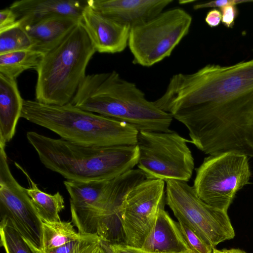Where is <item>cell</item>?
Listing matches in <instances>:
<instances>
[{"mask_svg": "<svg viewBox=\"0 0 253 253\" xmlns=\"http://www.w3.org/2000/svg\"><path fill=\"white\" fill-rule=\"evenodd\" d=\"M154 102L186 127L189 142L204 154L253 157V59L174 74Z\"/></svg>", "mask_w": 253, "mask_h": 253, "instance_id": "1", "label": "cell"}, {"mask_svg": "<svg viewBox=\"0 0 253 253\" xmlns=\"http://www.w3.org/2000/svg\"><path fill=\"white\" fill-rule=\"evenodd\" d=\"M32 47L30 38L20 24L0 32V54Z\"/></svg>", "mask_w": 253, "mask_h": 253, "instance_id": "22", "label": "cell"}, {"mask_svg": "<svg viewBox=\"0 0 253 253\" xmlns=\"http://www.w3.org/2000/svg\"><path fill=\"white\" fill-rule=\"evenodd\" d=\"M146 178L139 169H132L111 180L64 181L70 200L72 222L83 235L115 242L121 233L119 210L134 186Z\"/></svg>", "mask_w": 253, "mask_h": 253, "instance_id": "4", "label": "cell"}, {"mask_svg": "<svg viewBox=\"0 0 253 253\" xmlns=\"http://www.w3.org/2000/svg\"><path fill=\"white\" fill-rule=\"evenodd\" d=\"M96 52L81 20L61 41L43 53L36 69V100L56 105L70 103Z\"/></svg>", "mask_w": 253, "mask_h": 253, "instance_id": "6", "label": "cell"}, {"mask_svg": "<svg viewBox=\"0 0 253 253\" xmlns=\"http://www.w3.org/2000/svg\"><path fill=\"white\" fill-rule=\"evenodd\" d=\"M1 222L14 228L36 248L42 249L43 222L26 188L14 178L9 167L5 146L0 145Z\"/></svg>", "mask_w": 253, "mask_h": 253, "instance_id": "12", "label": "cell"}, {"mask_svg": "<svg viewBox=\"0 0 253 253\" xmlns=\"http://www.w3.org/2000/svg\"><path fill=\"white\" fill-rule=\"evenodd\" d=\"M15 165L26 175L30 184L27 189L36 210L43 222L54 223L61 221L60 212L64 209V200L57 192L53 195L41 190L28 173L16 162Z\"/></svg>", "mask_w": 253, "mask_h": 253, "instance_id": "19", "label": "cell"}, {"mask_svg": "<svg viewBox=\"0 0 253 253\" xmlns=\"http://www.w3.org/2000/svg\"><path fill=\"white\" fill-rule=\"evenodd\" d=\"M192 21L189 13L175 7L131 27L128 46L133 63L150 67L170 56L189 33Z\"/></svg>", "mask_w": 253, "mask_h": 253, "instance_id": "7", "label": "cell"}, {"mask_svg": "<svg viewBox=\"0 0 253 253\" xmlns=\"http://www.w3.org/2000/svg\"><path fill=\"white\" fill-rule=\"evenodd\" d=\"M81 22L96 52L120 53L128 46L130 27L100 13L87 4L83 11Z\"/></svg>", "mask_w": 253, "mask_h": 253, "instance_id": "13", "label": "cell"}, {"mask_svg": "<svg viewBox=\"0 0 253 253\" xmlns=\"http://www.w3.org/2000/svg\"><path fill=\"white\" fill-rule=\"evenodd\" d=\"M71 222H43L42 250H49L78 240L84 235L77 232Z\"/></svg>", "mask_w": 253, "mask_h": 253, "instance_id": "21", "label": "cell"}, {"mask_svg": "<svg viewBox=\"0 0 253 253\" xmlns=\"http://www.w3.org/2000/svg\"><path fill=\"white\" fill-rule=\"evenodd\" d=\"M24 100L16 80L0 74V145L5 146L14 136Z\"/></svg>", "mask_w": 253, "mask_h": 253, "instance_id": "18", "label": "cell"}, {"mask_svg": "<svg viewBox=\"0 0 253 253\" xmlns=\"http://www.w3.org/2000/svg\"><path fill=\"white\" fill-rule=\"evenodd\" d=\"M87 0H20L9 6L22 26L58 16L81 19Z\"/></svg>", "mask_w": 253, "mask_h": 253, "instance_id": "15", "label": "cell"}, {"mask_svg": "<svg viewBox=\"0 0 253 253\" xmlns=\"http://www.w3.org/2000/svg\"><path fill=\"white\" fill-rule=\"evenodd\" d=\"M172 0H89L95 11L131 27L145 23L164 11Z\"/></svg>", "mask_w": 253, "mask_h": 253, "instance_id": "14", "label": "cell"}, {"mask_svg": "<svg viewBox=\"0 0 253 253\" xmlns=\"http://www.w3.org/2000/svg\"><path fill=\"white\" fill-rule=\"evenodd\" d=\"M212 253H238L237 249H231L229 250H217L215 249H212Z\"/></svg>", "mask_w": 253, "mask_h": 253, "instance_id": "32", "label": "cell"}, {"mask_svg": "<svg viewBox=\"0 0 253 253\" xmlns=\"http://www.w3.org/2000/svg\"><path fill=\"white\" fill-rule=\"evenodd\" d=\"M178 221L183 237L193 253H211L212 249L198 234L183 221L179 220Z\"/></svg>", "mask_w": 253, "mask_h": 253, "instance_id": "25", "label": "cell"}, {"mask_svg": "<svg viewBox=\"0 0 253 253\" xmlns=\"http://www.w3.org/2000/svg\"><path fill=\"white\" fill-rule=\"evenodd\" d=\"M104 243V242H103ZM109 253H148L142 248L123 243H105Z\"/></svg>", "mask_w": 253, "mask_h": 253, "instance_id": "29", "label": "cell"}, {"mask_svg": "<svg viewBox=\"0 0 253 253\" xmlns=\"http://www.w3.org/2000/svg\"><path fill=\"white\" fill-rule=\"evenodd\" d=\"M17 16L9 7L0 11V32L20 25Z\"/></svg>", "mask_w": 253, "mask_h": 253, "instance_id": "26", "label": "cell"}, {"mask_svg": "<svg viewBox=\"0 0 253 253\" xmlns=\"http://www.w3.org/2000/svg\"><path fill=\"white\" fill-rule=\"evenodd\" d=\"M81 20L75 17L58 16L21 26L31 40L32 49L44 53L61 41Z\"/></svg>", "mask_w": 253, "mask_h": 253, "instance_id": "17", "label": "cell"}, {"mask_svg": "<svg viewBox=\"0 0 253 253\" xmlns=\"http://www.w3.org/2000/svg\"><path fill=\"white\" fill-rule=\"evenodd\" d=\"M27 241L36 253H92L101 242L96 236L84 235L81 238L63 246L45 251L36 248L27 240Z\"/></svg>", "mask_w": 253, "mask_h": 253, "instance_id": "24", "label": "cell"}, {"mask_svg": "<svg viewBox=\"0 0 253 253\" xmlns=\"http://www.w3.org/2000/svg\"><path fill=\"white\" fill-rule=\"evenodd\" d=\"M21 118L62 139L92 146L136 145L138 131L127 123L90 112L71 103L50 105L24 100Z\"/></svg>", "mask_w": 253, "mask_h": 253, "instance_id": "5", "label": "cell"}, {"mask_svg": "<svg viewBox=\"0 0 253 253\" xmlns=\"http://www.w3.org/2000/svg\"><path fill=\"white\" fill-rule=\"evenodd\" d=\"M0 235L6 253H36L27 240L7 223L0 222Z\"/></svg>", "mask_w": 253, "mask_h": 253, "instance_id": "23", "label": "cell"}, {"mask_svg": "<svg viewBox=\"0 0 253 253\" xmlns=\"http://www.w3.org/2000/svg\"><path fill=\"white\" fill-rule=\"evenodd\" d=\"M222 19L221 11L217 8H212L207 13L205 17V22L211 28L218 26Z\"/></svg>", "mask_w": 253, "mask_h": 253, "instance_id": "30", "label": "cell"}, {"mask_svg": "<svg viewBox=\"0 0 253 253\" xmlns=\"http://www.w3.org/2000/svg\"><path fill=\"white\" fill-rule=\"evenodd\" d=\"M166 202L177 220L191 227L212 249L235 237L227 211L205 203L187 182L166 181Z\"/></svg>", "mask_w": 253, "mask_h": 253, "instance_id": "10", "label": "cell"}, {"mask_svg": "<svg viewBox=\"0 0 253 253\" xmlns=\"http://www.w3.org/2000/svg\"><path fill=\"white\" fill-rule=\"evenodd\" d=\"M141 248L148 253H187L191 251L178 223L164 209L160 211Z\"/></svg>", "mask_w": 253, "mask_h": 253, "instance_id": "16", "label": "cell"}, {"mask_svg": "<svg viewBox=\"0 0 253 253\" xmlns=\"http://www.w3.org/2000/svg\"><path fill=\"white\" fill-rule=\"evenodd\" d=\"M237 252L238 253H247L245 251L241 250L240 249H237Z\"/></svg>", "mask_w": 253, "mask_h": 253, "instance_id": "33", "label": "cell"}, {"mask_svg": "<svg viewBox=\"0 0 253 253\" xmlns=\"http://www.w3.org/2000/svg\"><path fill=\"white\" fill-rule=\"evenodd\" d=\"M70 103L85 111L122 121L138 131L169 132L172 121L133 83L116 71L86 75Z\"/></svg>", "mask_w": 253, "mask_h": 253, "instance_id": "2", "label": "cell"}, {"mask_svg": "<svg viewBox=\"0 0 253 253\" xmlns=\"http://www.w3.org/2000/svg\"><path fill=\"white\" fill-rule=\"evenodd\" d=\"M187 253H193L191 251H190V252H188Z\"/></svg>", "mask_w": 253, "mask_h": 253, "instance_id": "34", "label": "cell"}, {"mask_svg": "<svg viewBox=\"0 0 253 253\" xmlns=\"http://www.w3.org/2000/svg\"><path fill=\"white\" fill-rule=\"evenodd\" d=\"M187 142L189 140L172 130L139 131L137 166L147 179L187 182L194 169V158Z\"/></svg>", "mask_w": 253, "mask_h": 253, "instance_id": "8", "label": "cell"}, {"mask_svg": "<svg viewBox=\"0 0 253 253\" xmlns=\"http://www.w3.org/2000/svg\"><path fill=\"white\" fill-rule=\"evenodd\" d=\"M92 253H109L105 244L101 242Z\"/></svg>", "mask_w": 253, "mask_h": 253, "instance_id": "31", "label": "cell"}, {"mask_svg": "<svg viewBox=\"0 0 253 253\" xmlns=\"http://www.w3.org/2000/svg\"><path fill=\"white\" fill-rule=\"evenodd\" d=\"M222 14V23L227 28H233L238 14V10L235 5H227L220 8Z\"/></svg>", "mask_w": 253, "mask_h": 253, "instance_id": "27", "label": "cell"}, {"mask_svg": "<svg viewBox=\"0 0 253 253\" xmlns=\"http://www.w3.org/2000/svg\"><path fill=\"white\" fill-rule=\"evenodd\" d=\"M43 53L32 49L0 54V74L16 80L24 71L36 69Z\"/></svg>", "mask_w": 253, "mask_h": 253, "instance_id": "20", "label": "cell"}, {"mask_svg": "<svg viewBox=\"0 0 253 253\" xmlns=\"http://www.w3.org/2000/svg\"><path fill=\"white\" fill-rule=\"evenodd\" d=\"M166 201L165 181L147 179L130 189L119 210L125 243L141 248Z\"/></svg>", "mask_w": 253, "mask_h": 253, "instance_id": "11", "label": "cell"}, {"mask_svg": "<svg viewBox=\"0 0 253 253\" xmlns=\"http://www.w3.org/2000/svg\"><path fill=\"white\" fill-rule=\"evenodd\" d=\"M251 177L247 156L221 153L205 158L196 169L193 187L205 203L227 211L237 192L250 183Z\"/></svg>", "mask_w": 253, "mask_h": 253, "instance_id": "9", "label": "cell"}, {"mask_svg": "<svg viewBox=\"0 0 253 253\" xmlns=\"http://www.w3.org/2000/svg\"><path fill=\"white\" fill-rule=\"evenodd\" d=\"M253 2V0H220L208 1L206 2L195 4L193 9L198 10L206 8H221L227 5H235L246 3Z\"/></svg>", "mask_w": 253, "mask_h": 253, "instance_id": "28", "label": "cell"}, {"mask_svg": "<svg viewBox=\"0 0 253 253\" xmlns=\"http://www.w3.org/2000/svg\"><path fill=\"white\" fill-rule=\"evenodd\" d=\"M27 138L42 163L67 180H111L133 169L138 162L137 145L86 146L34 131H28Z\"/></svg>", "mask_w": 253, "mask_h": 253, "instance_id": "3", "label": "cell"}]
</instances>
